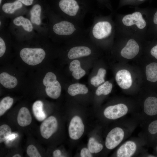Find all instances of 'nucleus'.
I'll list each match as a JSON object with an SVG mask.
<instances>
[{
    "mask_svg": "<svg viewBox=\"0 0 157 157\" xmlns=\"http://www.w3.org/2000/svg\"><path fill=\"white\" fill-rule=\"evenodd\" d=\"M84 131V125L81 118L75 116L72 119L68 128L69 135L72 139H79L82 136Z\"/></svg>",
    "mask_w": 157,
    "mask_h": 157,
    "instance_id": "nucleus-7",
    "label": "nucleus"
},
{
    "mask_svg": "<svg viewBox=\"0 0 157 157\" xmlns=\"http://www.w3.org/2000/svg\"><path fill=\"white\" fill-rule=\"evenodd\" d=\"M112 84L108 81H106L100 86L97 89L96 94L97 96L101 94L106 95L111 92L112 88Z\"/></svg>",
    "mask_w": 157,
    "mask_h": 157,
    "instance_id": "nucleus-28",
    "label": "nucleus"
},
{
    "mask_svg": "<svg viewBox=\"0 0 157 157\" xmlns=\"http://www.w3.org/2000/svg\"><path fill=\"white\" fill-rule=\"evenodd\" d=\"M139 1H144V0H138Z\"/></svg>",
    "mask_w": 157,
    "mask_h": 157,
    "instance_id": "nucleus-42",
    "label": "nucleus"
},
{
    "mask_svg": "<svg viewBox=\"0 0 157 157\" xmlns=\"http://www.w3.org/2000/svg\"><path fill=\"white\" fill-rule=\"evenodd\" d=\"M42 8L38 4L34 5L30 10V19L31 22L33 24L39 25L41 23L40 15Z\"/></svg>",
    "mask_w": 157,
    "mask_h": 157,
    "instance_id": "nucleus-23",
    "label": "nucleus"
},
{
    "mask_svg": "<svg viewBox=\"0 0 157 157\" xmlns=\"http://www.w3.org/2000/svg\"><path fill=\"white\" fill-rule=\"evenodd\" d=\"M13 99L9 96L3 98L0 102V116L3 115L12 106Z\"/></svg>",
    "mask_w": 157,
    "mask_h": 157,
    "instance_id": "nucleus-26",
    "label": "nucleus"
},
{
    "mask_svg": "<svg viewBox=\"0 0 157 157\" xmlns=\"http://www.w3.org/2000/svg\"><path fill=\"white\" fill-rule=\"evenodd\" d=\"M13 22L15 26H22L24 30L28 32H31L33 30V26L31 21L22 16L16 17Z\"/></svg>",
    "mask_w": 157,
    "mask_h": 157,
    "instance_id": "nucleus-20",
    "label": "nucleus"
},
{
    "mask_svg": "<svg viewBox=\"0 0 157 157\" xmlns=\"http://www.w3.org/2000/svg\"><path fill=\"white\" fill-rule=\"evenodd\" d=\"M22 6L21 2L17 1L12 3H4L2 6V9L6 13L12 14L17 10L21 8Z\"/></svg>",
    "mask_w": 157,
    "mask_h": 157,
    "instance_id": "nucleus-24",
    "label": "nucleus"
},
{
    "mask_svg": "<svg viewBox=\"0 0 157 157\" xmlns=\"http://www.w3.org/2000/svg\"><path fill=\"white\" fill-rule=\"evenodd\" d=\"M19 54L24 62L32 66L40 63L46 55L44 50L40 48H25L20 51Z\"/></svg>",
    "mask_w": 157,
    "mask_h": 157,
    "instance_id": "nucleus-1",
    "label": "nucleus"
},
{
    "mask_svg": "<svg viewBox=\"0 0 157 157\" xmlns=\"http://www.w3.org/2000/svg\"><path fill=\"white\" fill-rule=\"evenodd\" d=\"M53 155L54 157H63L61 156V152L59 149H57L54 151L53 152Z\"/></svg>",
    "mask_w": 157,
    "mask_h": 157,
    "instance_id": "nucleus-37",
    "label": "nucleus"
},
{
    "mask_svg": "<svg viewBox=\"0 0 157 157\" xmlns=\"http://www.w3.org/2000/svg\"><path fill=\"white\" fill-rule=\"evenodd\" d=\"M45 91L47 95L53 99H57L60 96L61 90V85L56 80L46 87Z\"/></svg>",
    "mask_w": 157,
    "mask_h": 157,
    "instance_id": "nucleus-17",
    "label": "nucleus"
},
{
    "mask_svg": "<svg viewBox=\"0 0 157 157\" xmlns=\"http://www.w3.org/2000/svg\"><path fill=\"white\" fill-rule=\"evenodd\" d=\"M69 70L72 72V75L76 79H79L85 74V71L80 66L79 61L75 60L72 61L69 66Z\"/></svg>",
    "mask_w": 157,
    "mask_h": 157,
    "instance_id": "nucleus-18",
    "label": "nucleus"
},
{
    "mask_svg": "<svg viewBox=\"0 0 157 157\" xmlns=\"http://www.w3.org/2000/svg\"><path fill=\"white\" fill-rule=\"evenodd\" d=\"M53 30L56 34L60 35L69 36L72 34L76 28L72 23L67 21H62L55 24Z\"/></svg>",
    "mask_w": 157,
    "mask_h": 157,
    "instance_id": "nucleus-8",
    "label": "nucleus"
},
{
    "mask_svg": "<svg viewBox=\"0 0 157 157\" xmlns=\"http://www.w3.org/2000/svg\"><path fill=\"white\" fill-rule=\"evenodd\" d=\"M58 126L57 121L53 116H50L44 120L40 125V130L41 136L48 139L57 131Z\"/></svg>",
    "mask_w": 157,
    "mask_h": 157,
    "instance_id": "nucleus-6",
    "label": "nucleus"
},
{
    "mask_svg": "<svg viewBox=\"0 0 157 157\" xmlns=\"http://www.w3.org/2000/svg\"><path fill=\"white\" fill-rule=\"evenodd\" d=\"M17 120L18 124L21 126H26L31 124L32 118L30 111L27 108L22 107L20 109Z\"/></svg>",
    "mask_w": 157,
    "mask_h": 157,
    "instance_id": "nucleus-15",
    "label": "nucleus"
},
{
    "mask_svg": "<svg viewBox=\"0 0 157 157\" xmlns=\"http://www.w3.org/2000/svg\"><path fill=\"white\" fill-rule=\"evenodd\" d=\"M88 149L84 148L82 149L80 153L81 157H91L92 156Z\"/></svg>",
    "mask_w": 157,
    "mask_h": 157,
    "instance_id": "nucleus-34",
    "label": "nucleus"
},
{
    "mask_svg": "<svg viewBox=\"0 0 157 157\" xmlns=\"http://www.w3.org/2000/svg\"><path fill=\"white\" fill-rule=\"evenodd\" d=\"M148 156L149 157H155V156Z\"/></svg>",
    "mask_w": 157,
    "mask_h": 157,
    "instance_id": "nucleus-40",
    "label": "nucleus"
},
{
    "mask_svg": "<svg viewBox=\"0 0 157 157\" xmlns=\"http://www.w3.org/2000/svg\"><path fill=\"white\" fill-rule=\"evenodd\" d=\"M12 130L10 127L6 124L0 126V142H3L11 135Z\"/></svg>",
    "mask_w": 157,
    "mask_h": 157,
    "instance_id": "nucleus-29",
    "label": "nucleus"
},
{
    "mask_svg": "<svg viewBox=\"0 0 157 157\" xmlns=\"http://www.w3.org/2000/svg\"><path fill=\"white\" fill-rule=\"evenodd\" d=\"M125 135L124 130L117 127L112 129L107 134L105 140V146L109 149H112L118 146L123 141Z\"/></svg>",
    "mask_w": 157,
    "mask_h": 157,
    "instance_id": "nucleus-3",
    "label": "nucleus"
},
{
    "mask_svg": "<svg viewBox=\"0 0 157 157\" xmlns=\"http://www.w3.org/2000/svg\"><path fill=\"white\" fill-rule=\"evenodd\" d=\"M115 79L118 85L122 88H129L132 83V80L130 72L126 69L119 70L117 73Z\"/></svg>",
    "mask_w": 157,
    "mask_h": 157,
    "instance_id": "nucleus-11",
    "label": "nucleus"
},
{
    "mask_svg": "<svg viewBox=\"0 0 157 157\" xmlns=\"http://www.w3.org/2000/svg\"><path fill=\"white\" fill-rule=\"evenodd\" d=\"M106 73V70L103 68H100L98 70L97 75L91 79V84L97 87L105 81L104 78Z\"/></svg>",
    "mask_w": 157,
    "mask_h": 157,
    "instance_id": "nucleus-25",
    "label": "nucleus"
},
{
    "mask_svg": "<svg viewBox=\"0 0 157 157\" xmlns=\"http://www.w3.org/2000/svg\"><path fill=\"white\" fill-rule=\"evenodd\" d=\"M139 50V46L137 42L134 39L131 38L128 41L121 50L120 53L123 57L130 59L137 55Z\"/></svg>",
    "mask_w": 157,
    "mask_h": 157,
    "instance_id": "nucleus-9",
    "label": "nucleus"
},
{
    "mask_svg": "<svg viewBox=\"0 0 157 157\" xmlns=\"http://www.w3.org/2000/svg\"><path fill=\"white\" fill-rule=\"evenodd\" d=\"M153 22L155 24H157V11L154 15L153 18Z\"/></svg>",
    "mask_w": 157,
    "mask_h": 157,
    "instance_id": "nucleus-38",
    "label": "nucleus"
},
{
    "mask_svg": "<svg viewBox=\"0 0 157 157\" xmlns=\"http://www.w3.org/2000/svg\"><path fill=\"white\" fill-rule=\"evenodd\" d=\"M150 53L152 56L157 59V44L151 49Z\"/></svg>",
    "mask_w": 157,
    "mask_h": 157,
    "instance_id": "nucleus-35",
    "label": "nucleus"
},
{
    "mask_svg": "<svg viewBox=\"0 0 157 157\" xmlns=\"http://www.w3.org/2000/svg\"><path fill=\"white\" fill-rule=\"evenodd\" d=\"M144 113L149 116L157 114V98L152 97H147L145 100L143 105Z\"/></svg>",
    "mask_w": 157,
    "mask_h": 157,
    "instance_id": "nucleus-14",
    "label": "nucleus"
},
{
    "mask_svg": "<svg viewBox=\"0 0 157 157\" xmlns=\"http://www.w3.org/2000/svg\"><path fill=\"white\" fill-rule=\"evenodd\" d=\"M2 0H0V4H1Z\"/></svg>",
    "mask_w": 157,
    "mask_h": 157,
    "instance_id": "nucleus-41",
    "label": "nucleus"
},
{
    "mask_svg": "<svg viewBox=\"0 0 157 157\" xmlns=\"http://www.w3.org/2000/svg\"><path fill=\"white\" fill-rule=\"evenodd\" d=\"M13 157H21V156L18 154H17L14 155L13 156Z\"/></svg>",
    "mask_w": 157,
    "mask_h": 157,
    "instance_id": "nucleus-39",
    "label": "nucleus"
},
{
    "mask_svg": "<svg viewBox=\"0 0 157 157\" xmlns=\"http://www.w3.org/2000/svg\"><path fill=\"white\" fill-rule=\"evenodd\" d=\"M122 22L125 26L135 27L140 30L144 29L147 25L146 22L142 15L139 11L125 15L122 18Z\"/></svg>",
    "mask_w": 157,
    "mask_h": 157,
    "instance_id": "nucleus-2",
    "label": "nucleus"
},
{
    "mask_svg": "<svg viewBox=\"0 0 157 157\" xmlns=\"http://www.w3.org/2000/svg\"><path fill=\"white\" fill-rule=\"evenodd\" d=\"M6 50L5 42L2 38H0V57H2L4 54Z\"/></svg>",
    "mask_w": 157,
    "mask_h": 157,
    "instance_id": "nucleus-33",
    "label": "nucleus"
},
{
    "mask_svg": "<svg viewBox=\"0 0 157 157\" xmlns=\"http://www.w3.org/2000/svg\"><path fill=\"white\" fill-rule=\"evenodd\" d=\"M146 74L147 80L152 82L157 81V63L153 62L146 67Z\"/></svg>",
    "mask_w": 157,
    "mask_h": 157,
    "instance_id": "nucleus-22",
    "label": "nucleus"
},
{
    "mask_svg": "<svg viewBox=\"0 0 157 157\" xmlns=\"http://www.w3.org/2000/svg\"><path fill=\"white\" fill-rule=\"evenodd\" d=\"M88 92V88L85 85L76 83L70 85L68 89V94L72 96L78 94H85Z\"/></svg>",
    "mask_w": 157,
    "mask_h": 157,
    "instance_id": "nucleus-21",
    "label": "nucleus"
},
{
    "mask_svg": "<svg viewBox=\"0 0 157 157\" xmlns=\"http://www.w3.org/2000/svg\"><path fill=\"white\" fill-rule=\"evenodd\" d=\"M91 53V49L88 47L84 46H76L70 49L67 56L69 59H72L88 56Z\"/></svg>",
    "mask_w": 157,
    "mask_h": 157,
    "instance_id": "nucleus-13",
    "label": "nucleus"
},
{
    "mask_svg": "<svg viewBox=\"0 0 157 157\" xmlns=\"http://www.w3.org/2000/svg\"><path fill=\"white\" fill-rule=\"evenodd\" d=\"M137 144L134 141L129 140L126 141L119 147L117 151L118 157H130L136 151Z\"/></svg>",
    "mask_w": 157,
    "mask_h": 157,
    "instance_id": "nucleus-12",
    "label": "nucleus"
},
{
    "mask_svg": "<svg viewBox=\"0 0 157 157\" xmlns=\"http://www.w3.org/2000/svg\"><path fill=\"white\" fill-rule=\"evenodd\" d=\"M148 130L149 133L152 134L157 133V120L153 121L149 124Z\"/></svg>",
    "mask_w": 157,
    "mask_h": 157,
    "instance_id": "nucleus-32",
    "label": "nucleus"
},
{
    "mask_svg": "<svg viewBox=\"0 0 157 157\" xmlns=\"http://www.w3.org/2000/svg\"><path fill=\"white\" fill-rule=\"evenodd\" d=\"M0 82L5 88L11 89L17 85V81L15 77L6 72H3L0 74Z\"/></svg>",
    "mask_w": 157,
    "mask_h": 157,
    "instance_id": "nucleus-16",
    "label": "nucleus"
},
{
    "mask_svg": "<svg viewBox=\"0 0 157 157\" xmlns=\"http://www.w3.org/2000/svg\"><path fill=\"white\" fill-rule=\"evenodd\" d=\"M59 6L64 13L71 17L76 16L79 9V6L75 0H60Z\"/></svg>",
    "mask_w": 157,
    "mask_h": 157,
    "instance_id": "nucleus-10",
    "label": "nucleus"
},
{
    "mask_svg": "<svg viewBox=\"0 0 157 157\" xmlns=\"http://www.w3.org/2000/svg\"><path fill=\"white\" fill-rule=\"evenodd\" d=\"M32 110L36 119L38 121L44 120L46 115L43 110V103L40 100L35 101L32 106Z\"/></svg>",
    "mask_w": 157,
    "mask_h": 157,
    "instance_id": "nucleus-19",
    "label": "nucleus"
},
{
    "mask_svg": "<svg viewBox=\"0 0 157 157\" xmlns=\"http://www.w3.org/2000/svg\"><path fill=\"white\" fill-rule=\"evenodd\" d=\"M88 147L91 153H97L102 149L103 146L102 144L98 142L94 138L91 137L88 141Z\"/></svg>",
    "mask_w": 157,
    "mask_h": 157,
    "instance_id": "nucleus-27",
    "label": "nucleus"
},
{
    "mask_svg": "<svg viewBox=\"0 0 157 157\" xmlns=\"http://www.w3.org/2000/svg\"><path fill=\"white\" fill-rule=\"evenodd\" d=\"M128 111L127 106L123 104H119L107 107L104 112L106 118L114 120L119 118L127 114Z\"/></svg>",
    "mask_w": 157,
    "mask_h": 157,
    "instance_id": "nucleus-5",
    "label": "nucleus"
},
{
    "mask_svg": "<svg viewBox=\"0 0 157 157\" xmlns=\"http://www.w3.org/2000/svg\"><path fill=\"white\" fill-rule=\"evenodd\" d=\"M111 23L106 20H102L96 23L92 30L93 36L98 40H102L109 37L112 31Z\"/></svg>",
    "mask_w": 157,
    "mask_h": 157,
    "instance_id": "nucleus-4",
    "label": "nucleus"
},
{
    "mask_svg": "<svg viewBox=\"0 0 157 157\" xmlns=\"http://www.w3.org/2000/svg\"><path fill=\"white\" fill-rule=\"evenodd\" d=\"M0 25H1V22L0 21Z\"/></svg>",
    "mask_w": 157,
    "mask_h": 157,
    "instance_id": "nucleus-43",
    "label": "nucleus"
},
{
    "mask_svg": "<svg viewBox=\"0 0 157 157\" xmlns=\"http://www.w3.org/2000/svg\"><path fill=\"white\" fill-rule=\"evenodd\" d=\"M34 0H17L26 6H29L31 5Z\"/></svg>",
    "mask_w": 157,
    "mask_h": 157,
    "instance_id": "nucleus-36",
    "label": "nucleus"
},
{
    "mask_svg": "<svg viewBox=\"0 0 157 157\" xmlns=\"http://www.w3.org/2000/svg\"><path fill=\"white\" fill-rule=\"evenodd\" d=\"M26 153L30 157H41V156L37 148L32 144L29 145L27 147Z\"/></svg>",
    "mask_w": 157,
    "mask_h": 157,
    "instance_id": "nucleus-31",
    "label": "nucleus"
},
{
    "mask_svg": "<svg viewBox=\"0 0 157 157\" xmlns=\"http://www.w3.org/2000/svg\"><path fill=\"white\" fill-rule=\"evenodd\" d=\"M56 76L53 73L51 72H48L43 79V84L46 87L56 81Z\"/></svg>",
    "mask_w": 157,
    "mask_h": 157,
    "instance_id": "nucleus-30",
    "label": "nucleus"
}]
</instances>
